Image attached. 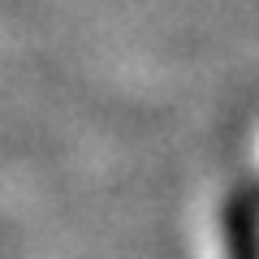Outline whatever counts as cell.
<instances>
[{
  "instance_id": "6da1fadb",
  "label": "cell",
  "mask_w": 259,
  "mask_h": 259,
  "mask_svg": "<svg viewBox=\"0 0 259 259\" xmlns=\"http://www.w3.org/2000/svg\"><path fill=\"white\" fill-rule=\"evenodd\" d=\"M229 255L233 259H259V221L246 199L229 203Z\"/></svg>"
}]
</instances>
